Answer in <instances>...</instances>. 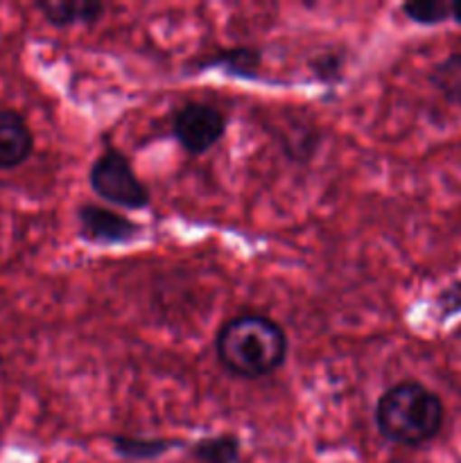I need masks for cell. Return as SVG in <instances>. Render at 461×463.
<instances>
[{"label":"cell","mask_w":461,"mask_h":463,"mask_svg":"<svg viewBox=\"0 0 461 463\" xmlns=\"http://www.w3.org/2000/svg\"><path fill=\"white\" fill-rule=\"evenodd\" d=\"M199 463H235L240 457V441L235 434H220L194 443L193 452Z\"/></svg>","instance_id":"8"},{"label":"cell","mask_w":461,"mask_h":463,"mask_svg":"<svg viewBox=\"0 0 461 463\" xmlns=\"http://www.w3.org/2000/svg\"><path fill=\"white\" fill-rule=\"evenodd\" d=\"M176 446V441H163V439H136V437H116L113 448L118 455L129 457V459H152V457L163 455Z\"/></svg>","instance_id":"10"},{"label":"cell","mask_w":461,"mask_h":463,"mask_svg":"<svg viewBox=\"0 0 461 463\" xmlns=\"http://www.w3.org/2000/svg\"><path fill=\"white\" fill-rule=\"evenodd\" d=\"M89 181L99 199L116 203V206L140 211L152 202L147 185L138 179L129 158L113 147H107L95 158V163L90 165Z\"/></svg>","instance_id":"3"},{"label":"cell","mask_w":461,"mask_h":463,"mask_svg":"<svg viewBox=\"0 0 461 463\" xmlns=\"http://www.w3.org/2000/svg\"><path fill=\"white\" fill-rule=\"evenodd\" d=\"M450 16L455 18V21L459 23V25H461V3H455V5H450Z\"/></svg>","instance_id":"13"},{"label":"cell","mask_w":461,"mask_h":463,"mask_svg":"<svg viewBox=\"0 0 461 463\" xmlns=\"http://www.w3.org/2000/svg\"><path fill=\"white\" fill-rule=\"evenodd\" d=\"M80 217V233L81 238L89 242L98 244H118V242H129L136 235L140 233V226L136 222L127 220L120 213H113L108 208L93 206L86 203L77 213Z\"/></svg>","instance_id":"5"},{"label":"cell","mask_w":461,"mask_h":463,"mask_svg":"<svg viewBox=\"0 0 461 463\" xmlns=\"http://www.w3.org/2000/svg\"><path fill=\"white\" fill-rule=\"evenodd\" d=\"M34 136L21 113L0 109V170H14L30 158Z\"/></svg>","instance_id":"6"},{"label":"cell","mask_w":461,"mask_h":463,"mask_svg":"<svg viewBox=\"0 0 461 463\" xmlns=\"http://www.w3.org/2000/svg\"><path fill=\"white\" fill-rule=\"evenodd\" d=\"M432 81L446 99L461 107V52L450 54L432 72Z\"/></svg>","instance_id":"9"},{"label":"cell","mask_w":461,"mask_h":463,"mask_svg":"<svg viewBox=\"0 0 461 463\" xmlns=\"http://www.w3.org/2000/svg\"><path fill=\"white\" fill-rule=\"evenodd\" d=\"M402 12L409 21L420 23V25H437L450 16V5L437 3V0H423V3H407L402 5Z\"/></svg>","instance_id":"12"},{"label":"cell","mask_w":461,"mask_h":463,"mask_svg":"<svg viewBox=\"0 0 461 463\" xmlns=\"http://www.w3.org/2000/svg\"><path fill=\"white\" fill-rule=\"evenodd\" d=\"M172 131L185 152L202 156L211 152L226 134V116L212 104L190 102L174 113Z\"/></svg>","instance_id":"4"},{"label":"cell","mask_w":461,"mask_h":463,"mask_svg":"<svg viewBox=\"0 0 461 463\" xmlns=\"http://www.w3.org/2000/svg\"><path fill=\"white\" fill-rule=\"evenodd\" d=\"M287 335L274 319L256 312L226 321L215 337L217 360L238 378H265L287 357Z\"/></svg>","instance_id":"1"},{"label":"cell","mask_w":461,"mask_h":463,"mask_svg":"<svg viewBox=\"0 0 461 463\" xmlns=\"http://www.w3.org/2000/svg\"><path fill=\"white\" fill-rule=\"evenodd\" d=\"M446 407L425 384L405 380L380 396L375 405V425L387 441L419 448L432 441L443 428Z\"/></svg>","instance_id":"2"},{"label":"cell","mask_w":461,"mask_h":463,"mask_svg":"<svg viewBox=\"0 0 461 463\" xmlns=\"http://www.w3.org/2000/svg\"><path fill=\"white\" fill-rule=\"evenodd\" d=\"M212 63H217V66L226 68V71L230 72H251L256 71L258 63H260V54H258V50L233 48L220 52L215 59L203 63V66H212Z\"/></svg>","instance_id":"11"},{"label":"cell","mask_w":461,"mask_h":463,"mask_svg":"<svg viewBox=\"0 0 461 463\" xmlns=\"http://www.w3.org/2000/svg\"><path fill=\"white\" fill-rule=\"evenodd\" d=\"M36 9L43 14L45 21L57 27L90 25L104 14L102 3H39Z\"/></svg>","instance_id":"7"}]
</instances>
